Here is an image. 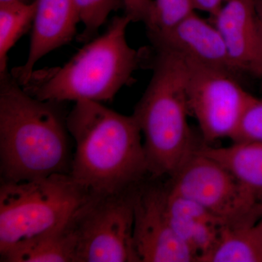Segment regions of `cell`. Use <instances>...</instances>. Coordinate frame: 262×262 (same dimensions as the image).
I'll return each mask as SVG.
<instances>
[{"label": "cell", "instance_id": "obj_19", "mask_svg": "<svg viewBox=\"0 0 262 262\" xmlns=\"http://www.w3.org/2000/svg\"><path fill=\"white\" fill-rule=\"evenodd\" d=\"M83 32L79 36L80 42H89L98 34V29L113 12L124 9L122 0H74Z\"/></svg>", "mask_w": 262, "mask_h": 262}, {"label": "cell", "instance_id": "obj_14", "mask_svg": "<svg viewBox=\"0 0 262 262\" xmlns=\"http://www.w3.org/2000/svg\"><path fill=\"white\" fill-rule=\"evenodd\" d=\"M198 151L228 169L262 203V142H232L225 147H198Z\"/></svg>", "mask_w": 262, "mask_h": 262}, {"label": "cell", "instance_id": "obj_23", "mask_svg": "<svg viewBox=\"0 0 262 262\" xmlns=\"http://www.w3.org/2000/svg\"><path fill=\"white\" fill-rule=\"evenodd\" d=\"M255 5H256V15H257L258 29H259L260 42H261L257 76L262 78V0H255Z\"/></svg>", "mask_w": 262, "mask_h": 262}, {"label": "cell", "instance_id": "obj_8", "mask_svg": "<svg viewBox=\"0 0 262 262\" xmlns=\"http://www.w3.org/2000/svg\"><path fill=\"white\" fill-rule=\"evenodd\" d=\"M189 111L198 122L206 144L232 140L254 96L232 76V72L187 61Z\"/></svg>", "mask_w": 262, "mask_h": 262}, {"label": "cell", "instance_id": "obj_18", "mask_svg": "<svg viewBox=\"0 0 262 262\" xmlns=\"http://www.w3.org/2000/svg\"><path fill=\"white\" fill-rule=\"evenodd\" d=\"M152 18L146 27L150 40L168 32L196 11L192 0H154Z\"/></svg>", "mask_w": 262, "mask_h": 262}, {"label": "cell", "instance_id": "obj_5", "mask_svg": "<svg viewBox=\"0 0 262 262\" xmlns=\"http://www.w3.org/2000/svg\"><path fill=\"white\" fill-rule=\"evenodd\" d=\"M91 195L70 173L0 187V256L25 241L68 227Z\"/></svg>", "mask_w": 262, "mask_h": 262}, {"label": "cell", "instance_id": "obj_20", "mask_svg": "<svg viewBox=\"0 0 262 262\" xmlns=\"http://www.w3.org/2000/svg\"><path fill=\"white\" fill-rule=\"evenodd\" d=\"M232 142H262V98H253L246 110Z\"/></svg>", "mask_w": 262, "mask_h": 262}, {"label": "cell", "instance_id": "obj_6", "mask_svg": "<svg viewBox=\"0 0 262 262\" xmlns=\"http://www.w3.org/2000/svg\"><path fill=\"white\" fill-rule=\"evenodd\" d=\"M136 186L115 194H91L80 207L70 225L75 262H140L134 244Z\"/></svg>", "mask_w": 262, "mask_h": 262}, {"label": "cell", "instance_id": "obj_9", "mask_svg": "<svg viewBox=\"0 0 262 262\" xmlns=\"http://www.w3.org/2000/svg\"><path fill=\"white\" fill-rule=\"evenodd\" d=\"M134 244L140 262L196 261L170 225L166 189L162 186L134 187Z\"/></svg>", "mask_w": 262, "mask_h": 262}, {"label": "cell", "instance_id": "obj_11", "mask_svg": "<svg viewBox=\"0 0 262 262\" xmlns=\"http://www.w3.org/2000/svg\"><path fill=\"white\" fill-rule=\"evenodd\" d=\"M151 42L155 49L172 52L185 61L234 72L218 29L196 11Z\"/></svg>", "mask_w": 262, "mask_h": 262}, {"label": "cell", "instance_id": "obj_24", "mask_svg": "<svg viewBox=\"0 0 262 262\" xmlns=\"http://www.w3.org/2000/svg\"><path fill=\"white\" fill-rule=\"evenodd\" d=\"M15 2H31V0H0V4L15 3Z\"/></svg>", "mask_w": 262, "mask_h": 262}, {"label": "cell", "instance_id": "obj_1", "mask_svg": "<svg viewBox=\"0 0 262 262\" xmlns=\"http://www.w3.org/2000/svg\"><path fill=\"white\" fill-rule=\"evenodd\" d=\"M66 122L76 144L70 174L91 194L123 192L149 174L142 134L134 115L82 100L75 102Z\"/></svg>", "mask_w": 262, "mask_h": 262}, {"label": "cell", "instance_id": "obj_22", "mask_svg": "<svg viewBox=\"0 0 262 262\" xmlns=\"http://www.w3.org/2000/svg\"><path fill=\"white\" fill-rule=\"evenodd\" d=\"M225 0H192L196 10L206 12L210 16L213 15L222 8Z\"/></svg>", "mask_w": 262, "mask_h": 262}, {"label": "cell", "instance_id": "obj_15", "mask_svg": "<svg viewBox=\"0 0 262 262\" xmlns=\"http://www.w3.org/2000/svg\"><path fill=\"white\" fill-rule=\"evenodd\" d=\"M200 262H262V215L251 223L226 226Z\"/></svg>", "mask_w": 262, "mask_h": 262}, {"label": "cell", "instance_id": "obj_12", "mask_svg": "<svg viewBox=\"0 0 262 262\" xmlns=\"http://www.w3.org/2000/svg\"><path fill=\"white\" fill-rule=\"evenodd\" d=\"M211 18L225 42L234 72L257 75L261 42L255 0H225Z\"/></svg>", "mask_w": 262, "mask_h": 262}, {"label": "cell", "instance_id": "obj_2", "mask_svg": "<svg viewBox=\"0 0 262 262\" xmlns=\"http://www.w3.org/2000/svg\"><path fill=\"white\" fill-rule=\"evenodd\" d=\"M60 103L34 97L9 73L0 78L2 182L70 173L68 130Z\"/></svg>", "mask_w": 262, "mask_h": 262}, {"label": "cell", "instance_id": "obj_21", "mask_svg": "<svg viewBox=\"0 0 262 262\" xmlns=\"http://www.w3.org/2000/svg\"><path fill=\"white\" fill-rule=\"evenodd\" d=\"M126 16L132 22H142L149 26L154 13V0H122Z\"/></svg>", "mask_w": 262, "mask_h": 262}, {"label": "cell", "instance_id": "obj_17", "mask_svg": "<svg viewBox=\"0 0 262 262\" xmlns=\"http://www.w3.org/2000/svg\"><path fill=\"white\" fill-rule=\"evenodd\" d=\"M37 0L0 4V78L8 74V54L32 25Z\"/></svg>", "mask_w": 262, "mask_h": 262}, {"label": "cell", "instance_id": "obj_4", "mask_svg": "<svg viewBox=\"0 0 262 262\" xmlns=\"http://www.w3.org/2000/svg\"><path fill=\"white\" fill-rule=\"evenodd\" d=\"M156 51L152 77L133 114L155 179L171 177L198 149L188 122L187 62L172 52Z\"/></svg>", "mask_w": 262, "mask_h": 262}, {"label": "cell", "instance_id": "obj_16", "mask_svg": "<svg viewBox=\"0 0 262 262\" xmlns=\"http://www.w3.org/2000/svg\"><path fill=\"white\" fill-rule=\"evenodd\" d=\"M70 225L62 230L18 244L0 256V261L75 262V239Z\"/></svg>", "mask_w": 262, "mask_h": 262}, {"label": "cell", "instance_id": "obj_7", "mask_svg": "<svg viewBox=\"0 0 262 262\" xmlns=\"http://www.w3.org/2000/svg\"><path fill=\"white\" fill-rule=\"evenodd\" d=\"M169 192L204 207L227 226L245 225L262 215V203L216 160L196 149L169 177Z\"/></svg>", "mask_w": 262, "mask_h": 262}, {"label": "cell", "instance_id": "obj_13", "mask_svg": "<svg viewBox=\"0 0 262 262\" xmlns=\"http://www.w3.org/2000/svg\"><path fill=\"white\" fill-rule=\"evenodd\" d=\"M166 209L170 225L181 241L195 255L196 262L211 251L226 224L196 202L169 192Z\"/></svg>", "mask_w": 262, "mask_h": 262}, {"label": "cell", "instance_id": "obj_3", "mask_svg": "<svg viewBox=\"0 0 262 262\" xmlns=\"http://www.w3.org/2000/svg\"><path fill=\"white\" fill-rule=\"evenodd\" d=\"M131 22L125 15L115 17L104 34L86 43L63 67L34 71L21 87L42 101H113L120 89L132 84L145 59V49H134L127 42Z\"/></svg>", "mask_w": 262, "mask_h": 262}, {"label": "cell", "instance_id": "obj_10", "mask_svg": "<svg viewBox=\"0 0 262 262\" xmlns=\"http://www.w3.org/2000/svg\"><path fill=\"white\" fill-rule=\"evenodd\" d=\"M79 22L74 0H37L29 56L24 65L12 72L14 80L22 87L28 83L36 63L50 52L71 42Z\"/></svg>", "mask_w": 262, "mask_h": 262}]
</instances>
